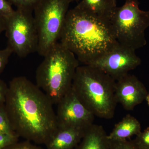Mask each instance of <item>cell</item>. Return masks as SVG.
I'll return each instance as SVG.
<instances>
[{
	"mask_svg": "<svg viewBox=\"0 0 149 149\" xmlns=\"http://www.w3.org/2000/svg\"><path fill=\"white\" fill-rule=\"evenodd\" d=\"M116 81L97 68L83 65L77 68L72 89L75 95L95 116L105 119L114 117L117 102Z\"/></svg>",
	"mask_w": 149,
	"mask_h": 149,
	"instance_id": "obj_3",
	"label": "cell"
},
{
	"mask_svg": "<svg viewBox=\"0 0 149 149\" xmlns=\"http://www.w3.org/2000/svg\"><path fill=\"white\" fill-rule=\"evenodd\" d=\"M116 6V1L113 0H81L76 6L93 15L108 19Z\"/></svg>",
	"mask_w": 149,
	"mask_h": 149,
	"instance_id": "obj_14",
	"label": "cell"
},
{
	"mask_svg": "<svg viewBox=\"0 0 149 149\" xmlns=\"http://www.w3.org/2000/svg\"><path fill=\"white\" fill-rule=\"evenodd\" d=\"M0 133L16 134L11 124L5 104L0 105Z\"/></svg>",
	"mask_w": 149,
	"mask_h": 149,
	"instance_id": "obj_15",
	"label": "cell"
},
{
	"mask_svg": "<svg viewBox=\"0 0 149 149\" xmlns=\"http://www.w3.org/2000/svg\"><path fill=\"white\" fill-rule=\"evenodd\" d=\"M4 149H42L40 147L32 144L30 141L17 142Z\"/></svg>",
	"mask_w": 149,
	"mask_h": 149,
	"instance_id": "obj_22",
	"label": "cell"
},
{
	"mask_svg": "<svg viewBox=\"0 0 149 149\" xmlns=\"http://www.w3.org/2000/svg\"><path fill=\"white\" fill-rule=\"evenodd\" d=\"M146 100L147 103H148V105L149 107V93H148V95H147Z\"/></svg>",
	"mask_w": 149,
	"mask_h": 149,
	"instance_id": "obj_25",
	"label": "cell"
},
{
	"mask_svg": "<svg viewBox=\"0 0 149 149\" xmlns=\"http://www.w3.org/2000/svg\"><path fill=\"white\" fill-rule=\"evenodd\" d=\"M14 5L17 9L27 10L34 11V10L41 0H8Z\"/></svg>",
	"mask_w": 149,
	"mask_h": 149,
	"instance_id": "obj_16",
	"label": "cell"
},
{
	"mask_svg": "<svg viewBox=\"0 0 149 149\" xmlns=\"http://www.w3.org/2000/svg\"><path fill=\"white\" fill-rule=\"evenodd\" d=\"M36 70V85L53 104L71 89L79 61L68 49L58 42L44 56Z\"/></svg>",
	"mask_w": 149,
	"mask_h": 149,
	"instance_id": "obj_4",
	"label": "cell"
},
{
	"mask_svg": "<svg viewBox=\"0 0 149 149\" xmlns=\"http://www.w3.org/2000/svg\"><path fill=\"white\" fill-rule=\"evenodd\" d=\"M113 1H116V0H113Z\"/></svg>",
	"mask_w": 149,
	"mask_h": 149,
	"instance_id": "obj_27",
	"label": "cell"
},
{
	"mask_svg": "<svg viewBox=\"0 0 149 149\" xmlns=\"http://www.w3.org/2000/svg\"><path fill=\"white\" fill-rule=\"evenodd\" d=\"M57 105L58 127L85 130L94 123L95 116L78 100L72 88Z\"/></svg>",
	"mask_w": 149,
	"mask_h": 149,
	"instance_id": "obj_9",
	"label": "cell"
},
{
	"mask_svg": "<svg viewBox=\"0 0 149 149\" xmlns=\"http://www.w3.org/2000/svg\"><path fill=\"white\" fill-rule=\"evenodd\" d=\"M141 132L140 122L133 116L128 114L115 125L108 138L110 140H125L134 135L137 136Z\"/></svg>",
	"mask_w": 149,
	"mask_h": 149,
	"instance_id": "obj_13",
	"label": "cell"
},
{
	"mask_svg": "<svg viewBox=\"0 0 149 149\" xmlns=\"http://www.w3.org/2000/svg\"><path fill=\"white\" fill-rule=\"evenodd\" d=\"M69 0H41L34 10L38 32L37 52L44 57L60 39L70 4Z\"/></svg>",
	"mask_w": 149,
	"mask_h": 149,
	"instance_id": "obj_6",
	"label": "cell"
},
{
	"mask_svg": "<svg viewBox=\"0 0 149 149\" xmlns=\"http://www.w3.org/2000/svg\"><path fill=\"white\" fill-rule=\"evenodd\" d=\"M133 141L140 149H149V127L136 136Z\"/></svg>",
	"mask_w": 149,
	"mask_h": 149,
	"instance_id": "obj_18",
	"label": "cell"
},
{
	"mask_svg": "<svg viewBox=\"0 0 149 149\" xmlns=\"http://www.w3.org/2000/svg\"><path fill=\"white\" fill-rule=\"evenodd\" d=\"M60 42L89 65L118 44L109 19L95 16L76 6L68 10Z\"/></svg>",
	"mask_w": 149,
	"mask_h": 149,
	"instance_id": "obj_2",
	"label": "cell"
},
{
	"mask_svg": "<svg viewBox=\"0 0 149 149\" xmlns=\"http://www.w3.org/2000/svg\"><path fill=\"white\" fill-rule=\"evenodd\" d=\"M69 1L70 3H71L73 1H78L80 0H69Z\"/></svg>",
	"mask_w": 149,
	"mask_h": 149,
	"instance_id": "obj_26",
	"label": "cell"
},
{
	"mask_svg": "<svg viewBox=\"0 0 149 149\" xmlns=\"http://www.w3.org/2000/svg\"><path fill=\"white\" fill-rule=\"evenodd\" d=\"M10 3L8 0H0V16L8 18L15 12Z\"/></svg>",
	"mask_w": 149,
	"mask_h": 149,
	"instance_id": "obj_21",
	"label": "cell"
},
{
	"mask_svg": "<svg viewBox=\"0 0 149 149\" xmlns=\"http://www.w3.org/2000/svg\"><path fill=\"white\" fill-rule=\"evenodd\" d=\"M135 51L118 43L89 65L99 68L117 81L141 64V58Z\"/></svg>",
	"mask_w": 149,
	"mask_h": 149,
	"instance_id": "obj_8",
	"label": "cell"
},
{
	"mask_svg": "<svg viewBox=\"0 0 149 149\" xmlns=\"http://www.w3.org/2000/svg\"><path fill=\"white\" fill-rule=\"evenodd\" d=\"M139 4L138 0H125L109 18L118 42L135 51L146 45L145 31L149 27V10H141Z\"/></svg>",
	"mask_w": 149,
	"mask_h": 149,
	"instance_id": "obj_5",
	"label": "cell"
},
{
	"mask_svg": "<svg viewBox=\"0 0 149 149\" xmlns=\"http://www.w3.org/2000/svg\"><path fill=\"white\" fill-rule=\"evenodd\" d=\"M86 129L57 127L45 145L47 149L75 148L83 139Z\"/></svg>",
	"mask_w": 149,
	"mask_h": 149,
	"instance_id": "obj_11",
	"label": "cell"
},
{
	"mask_svg": "<svg viewBox=\"0 0 149 149\" xmlns=\"http://www.w3.org/2000/svg\"><path fill=\"white\" fill-rule=\"evenodd\" d=\"M53 104L37 85L24 76L10 82L5 107L19 137L45 145L57 128Z\"/></svg>",
	"mask_w": 149,
	"mask_h": 149,
	"instance_id": "obj_1",
	"label": "cell"
},
{
	"mask_svg": "<svg viewBox=\"0 0 149 149\" xmlns=\"http://www.w3.org/2000/svg\"><path fill=\"white\" fill-rule=\"evenodd\" d=\"M6 27V18L0 16V35L5 31Z\"/></svg>",
	"mask_w": 149,
	"mask_h": 149,
	"instance_id": "obj_24",
	"label": "cell"
},
{
	"mask_svg": "<svg viewBox=\"0 0 149 149\" xmlns=\"http://www.w3.org/2000/svg\"><path fill=\"white\" fill-rule=\"evenodd\" d=\"M32 12L17 9L6 18L7 47L19 57H26L38 50L39 38Z\"/></svg>",
	"mask_w": 149,
	"mask_h": 149,
	"instance_id": "obj_7",
	"label": "cell"
},
{
	"mask_svg": "<svg viewBox=\"0 0 149 149\" xmlns=\"http://www.w3.org/2000/svg\"><path fill=\"white\" fill-rule=\"evenodd\" d=\"M19 137L16 134L0 133V149H4L18 142Z\"/></svg>",
	"mask_w": 149,
	"mask_h": 149,
	"instance_id": "obj_19",
	"label": "cell"
},
{
	"mask_svg": "<svg viewBox=\"0 0 149 149\" xmlns=\"http://www.w3.org/2000/svg\"><path fill=\"white\" fill-rule=\"evenodd\" d=\"M111 149H140L133 140H110Z\"/></svg>",
	"mask_w": 149,
	"mask_h": 149,
	"instance_id": "obj_17",
	"label": "cell"
},
{
	"mask_svg": "<svg viewBox=\"0 0 149 149\" xmlns=\"http://www.w3.org/2000/svg\"><path fill=\"white\" fill-rule=\"evenodd\" d=\"M148 94L145 85L134 75L128 73L116 81V100L125 110H133L146 100Z\"/></svg>",
	"mask_w": 149,
	"mask_h": 149,
	"instance_id": "obj_10",
	"label": "cell"
},
{
	"mask_svg": "<svg viewBox=\"0 0 149 149\" xmlns=\"http://www.w3.org/2000/svg\"><path fill=\"white\" fill-rule=\"evenodd\" d=\"M8 86L3 80L0 79V105L5 104Z\"/></svg>",
	"mask_w": 149,
	"mask_h": 149,
	"instance_id": "obj_23",
	"label": "cell"
},
{
	"mask_svg": "<svg viewBox=\"0 0 149 149\" xmlns=\"http://www.w3.org/2000/svg\"><path fill=\"white\" fill-rule=\"evenodd\" d=\"M75 149H111L108 135L102 125L93 123L85 130Z\"/></svg>",
	"mask_w": 149,
	"mask_h": 149,
	"instance_id": "obj_12",
	"label": "cell"
},
{
	"mask_svg": "<svg viewBox=\"0 0 149 149\" xmlns=\"http://www.w3.org/2000/svg\"><path fill=\"white\" fill-rule=\"evenodd\" d=\"M12 53L13 52L8 47H7L5 49H0V74L5 68L9 59Z\"/></svg>",
	"mask_w": 149,
	"mask_h": 149,
	"instance_id": "obj_20",
	"label": "cell"
}]
</instances>
